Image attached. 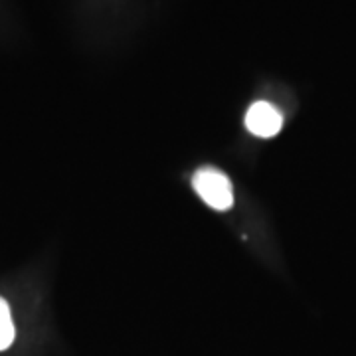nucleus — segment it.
I'll return each instance as SVG.
<instances>
[{
	"mask_svg": "<svg viewBox=\"0 0 356 356\" xmlns=\"http://www.w3.org/2000/svg\"><path fill=\"white\" fill-rule=\"evenodd\" d=\"M192 186L196 194L208 204L212 210L226 212L234 204V188L229 178L212 166H202L194 172Z\"/></svg>",
	"mask_w": 356,
	"mask_h": 356,
	"instance_id": "1",
	"label": "nucleus"
},
{
	"mask_svg": "<svg viewBox=\"0 0 356 356\" xmlns=\"http://www.w3.org/2000/svg\"><path fill=\"white\" fill-rule=\"evenodd\" d=\"M245 127L259 139H271L283 129V115L267 102H255L245 113Z\"/></svg>",
	"mask_w": 356,
	"mask_h": 356,
	"instance_id": "2",
	"label": "nucleus"
},
{
	"mask_svg": "<svg viewBox=\"0 0 356 356\" xmlns=\"http://www.w3.org/2000/svg\"><path fill=\"white\" fill-rule=\"evenodd\" d=\"M14 337L16 331H14L10 307L0 297V350H6L14 343Z\"/></svg>",
	"mask_w": 356,
	"mask_h": 356,
	"instance_id": "3",
	"label": "nucleus"
}]
</instances>
